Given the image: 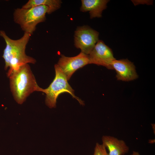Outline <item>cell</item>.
Returning <instances> with one entry per match:
<instances>
[{"instance_id":"1","label":"cell","mask_w":155,"mask_h":155,"mask_svg":"<svg viewBox=\"0 0 155 155\" xmlns=\"http://www.w3.org/2000/svg\"><path fill=\"white\" fill-rule=\"evenodd\" d=\"M31 35L24 32L20 38L13 40L9 37L4 31H0V36L4 39L6 44L2 57L5 62V69L9 68L7 74L8 77L21 66L28 63H36L35 59L25 53L26 46Z\"/></svg>"},{"instance_id":"2","label":"cell","mask_w":155,"mask_h":155,"mask_svg":"<svg viewBox=\"0 0 155 155\" xmlns=\"http://www.w3.org/2000/svg\"><path fill=\"white\" fill-rule=\"evenodd\" d=\"M8 77L11 91L15 100L19 104H22L34 92H43V89L38 85L28 64L21 66Z\"/></svg>"},{"instance_id":"3","label":"cell","mask_w":155,"mask_h":155,"mask_svg":"<svg viewBox=\"0 0 155 155\" xmlns=\"http://www.w3.org/2000/svg\"><path fill=\"white\" fill-rule=\"evenodd\" d=\"M48 10V7L44 5L28 8H18L13 13L14 21L20 26L24 32L32 35L35 30L37 24L45 21L46 14Z\"/></svg>"},{"instance_id":"4","label":"cell","mask_w":155,"mask_h":155,"mask_svg":"<svg viewBox=\"0 0 155 155\" xmlns=\"http://www.w3.org/2000/svg\"><path fill=\"white\" fill-rule=\"evenodd\" d=\"M54 67L55 77L49 86L46 89H43V91L46 94V105L50 108L55 107L58 96L64 92L69 93L80 104L84 105L83 101L75 96L74 90L69 84L65 75L57 65L55 64Z\"/></svg>"},{"instance_id":"5","label":"cell","mask_w":155,"mask_h":155,"mask_svg":"<svg viewBox=\"0 0 155 155\" xmlns=\"http://www.w3.org/2000/svg\"><path fill=\"white\" fill-rule=\"evenodd\" d=\"M99 33L87 26L78 27L75 31L74 45L82 52L89 55L98 41Z\"/></svg>"},{"instance_id":"6","label":"cell","mask_w":155,"mask_h":155,"mask_svg":"<svg viewBox=\"0 0 155 155\" xmlns=\"http://www.w3.org/2000/svg\"><path fill=\"white\" fill-rule=\"evenodd\" d=\"M89 64L101 65L113 69L112 64L116 59L112 50L101 40H98L88 55Z\"/></svg>"},{"instance_id":"7","label":"cell","mask_w":155,"mask_h":155,"mask_svg":"<svg viewBox=\"0 0 155 155\" xmlns=\"http://www.w3.org/2000/svg\"><path fill=\"white\" fill-rule=\"evenodd\" d=\"M88 64V55L81 52L78 55L73 57H67L62 55L57 64L68 81L77 70Z\"/></svg>"},{"instance_id":"8","label":"cell","mask_w":155,"mask_h":155,"mask_svg":"<svg viewBox=\"0 0 155 155\" xmlns=\"http://www.w3.org/2000/svg\"><path fill=\"white\" fill-rule=\"evenodd\" d=\"M112 67L116 71V77L118 80L128 82L138 77L135 66L127 59H115L113 62Z\"/></svg>"},{"instance_id":"9","label":"cell","mask_w":155,"mask_h":155,"mask_svg":"<svg viewBox=\"0 0 155 155\" xmlns=\"http://www.w3.org/2000/svg\"><path fill=\"white\" fill-rule=\"evenodd\" d=\"M102 144L108 151L109 155H124L129 151V147L122 140L113 136L103 135Z\"/></svg>"},{"instance_id":"10","label":"cell","mask_w":155,"mask_h":155,"mask_svg":"<svg viewBox=\"0 0 155 155\" xmlns=\"http://www.w3.org/2000/svg\"><path fill=\"white\" fill-rule=\"evenodd\" d=\"M106 0H82L80 11H89L90 18H100L103 11L106 7L108 2Z\"/></svg>"},{"instance_id":"11","label":"cell","mask_w":155,"mask_h":155,"mask_svg":"<svg viewBox=\"0 0 155 155\" xmlns=\"http://www.w3.org/2000/svg\"><path fill=\"white\" fill-rule=\"evenodd\" d=\"M62 3L59 0H29L22 8H28L40 5L48 7L47 13L50 14L60 8Z\"/></svg>"},{"instance_id":"12","label":"cell","mask_w":155,"mask_h":155,"mask_svg":"<svg viewBox=\"0 0 155 155\" xmlns=\"http://www.w3.org/2000/svg\"><path fill=\"white\" fill-rule=\"evenodd\" d=\"M93 155H109L106 148L102 144H96Z\"/></svg>"},{"instance_id":"13","label":"cell","mask_w":155,"mask_h":155,"mask_svg":"<svg viewBox=\"0 0 155 155\" xmlns=\"http://www.w3.org/2000/svg\"><path fill=\"white\" fill-rule=\"evenodd\" d=\"M131 155H140V154L138 152L133 151Z\"/></svg>"}]
</instances>
